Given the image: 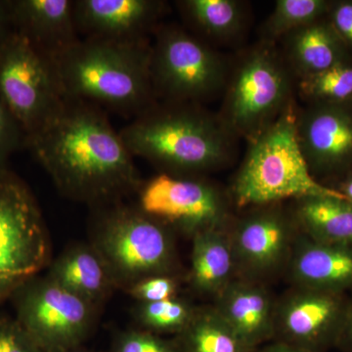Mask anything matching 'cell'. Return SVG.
Here are the masks:
<instances>
[{"label": "cell", "mask_w": 352, "mask_h": 352, "mask_svg": "<svg viewBox=\"0 0 352 352\" xmlns=\"http://www.w3.org/2000/svg\"><path fill=\"white\" fill-rule=\"evenodd\" d=\"M178 6L190 25L217 38L235 36L244 21L242 4L234 0H184Z\"/></svg>", "instance_id": "obj_24"}, {"label": "cell", "mask_w": 352, "mask_h": 352, "mask_svg": "<svg viewBox=\"0 0 352 352\" xmlns=\"http://www.w3.org/2000/svg\"><path fill=\"white\" fill-rule=\"evenodd\" d=\"M254 352H308L298 349V347L289 346L284 342L273 340L270 344H264V346L258 347Z\"/></svg>", "instance_id": "obj_35"}, {"label": "cell", "mask_w": 352, "mask_h": 352, "mask_svg": "<svg viewBox=\"0 0 352 352\" xmlns=\"http://www.w3.org/2000/svg\"><path fill=\"white\" fill-rule=\"evenodd\" d=\"M0 352H44L16 318L0 316Z\"/></svg>", "instance_id": "obj_31"}, {"label": "cell", "mask_w": 352, "mask_h": 352, "mask_svg": "<svg viewBox=\"0 0 352 352\" xmlns=\"http://www.w3.org/2000/svg\"><path fill=\"white\" fill-rule=\"evenodd\" d=\"M196 307L182 298L157 302H138L134 317L138 327L156 335H178L188 325Z\"/></svg>", "instance_id": "obj_25"}, {"label": "cell", "mask_w": 352, "mask_h": 352, "mask_svg": "<svg viewBox=\"0 0 352 352\" xmlns=\"http://www.w3.org/2000/svg\"><path fill=\"white\" fill-rule=\"evenodd\" d=\"M337 347L342 352H352V300H349L346 321Z\"/></svg>", "instance_id": "obj_33"}, {"label": "cell", "mask_w": 352, "mask_h": 352, "mask_svg": "<svg viewBox=\"0 0 352 352\" xmlns=\"http://www.w3.org/2000/svg\"><path fill=\"white\" fill-rule=\"evenodd\" d=\"M23 281H14V280L6 279L0 277V302L6 300V298H10L13 292Z\"/></svg>", "instance_id": "obj_36"}, {"label": "cell", "mask_w": 352, "mask_h": 352, "mask_svg": "<svg viewBox=\"0 0 352 352\" xmlns=\"http://www.w3.org/2000/svg\"><path fill=\"white\" fill-rule=\"evenodd\" d=\"M91 239L117 289L126 291L155 275H175L171 229L138 207L120 201L95 208Z\"/></svg>", "instance_id": "obj_5"}, {"label": "cell", "mask_w": 352, "mask_h": 352, "mask_svg": "<svg viewBox=\"0 0 352 352\" xmlns=\"http://www.w3.org/2000/svg\"><path fill=\"white\" fill-rule=\"evenodd\" d=\"M164 8L157 0H74L78 34L122 43L149 41Z\"/></svg>", "instance_id": "obj_14"}, {"label": "cell", "mask_w": 352, "mask_h": 352, "mask_svg": "<svg viewBox=\"0 0 352 352\" xmlns=\"http://www.w3.org/2000/svg\"><path fill=\"white\" fill-rule=\"evenodd\" d=\"M25 140V132L0 98V170L7 168L8 160Z\"/></svg>", "instance_id": "obj_30"}, {"label": "cell", "mask_w": 352, "mask_h": 352, "mask_svg": "<svg viewBox=\"0 0 352 352\" xmlns=\"http://www.w3.org/2000/svg\"><path fill=\"white\" fill-rule=\"evenodd\" d=\"M214 307L252 349L274 340L276 302L259 282L234 279L215 296Z\"/></svg>", "instance_id": "obj_17"}, {"label": "cell", "mask_w": 352, "mask_h": 352, "mask_svg": "<svg viewBox=\"0 0 352 352\" xmlns=\"http://www.w3.org/2000/svg\"><path fill=\"white\" fill-rule=\"evenodd\" d=\"M340 193L344 194L346 200L352 204V177L347 180L346 184L342 187V190H340Z\"/></svg>", "instance_id": "obj_37"}, {"label": "cell", "mask_w": 352, "mask_h": 352, "mask_svg": "<svg viewBox=\"0 0 352 352\" xmlns=\"http://www.w3.org/2000/svg\"><path fill=\"white\" fill-rule=\"evenodd\" d=\"M10 298L15 318L44 352H68L85 346L100 309L48 275L28 278Z\"/></svg>", "instance_id": "obj_6"}, {"label": "cell", "mask_w": 352, "mask_h": 352, "mask_svg": "<svg viewBox=\"0 0 352 352\" xmlns=\"http://www.w3.org/2000/svg\"><path fill=\"white\" fill-rule=\"evenodd\" d=\"M150 41L80 38L55 61L65 98L132 119L157 102L150 74Z\"/></svg>", "instance_id": "obj_2"}, {"label": "cell", "mask_w": 352, "mask_h": 352, "mask_svg": "<svg viewBox=\"0 0 352 352\" xmlns=\"http://www.w3.org/2000/svg\"><path fill=\"white\" fill-rule=\"evenodd\" d=\"M68 352H94V351H91V349H87V347H85V346H82L76 347V349H72V351H69Z\"/></svg>", "instance_id": "obj_38"}, {"label": "cell", "mask_w": 352, "mask_h": 352, "mask_svg": "<svg viewBox=\"0 0 352 352\" xmlns=\"http://www.w3.org/2000/svg\"><path fill=\"white\" fill-rule=\"evenodd\" d=\"M302 91L315 98L342 100L352 95V66L340 62L330 69L305 78Z\"/></svg>", "instance_id": "obj_27"}, {"label": "cell", "mask_w": 352, "mask_h": 352, "mask_svg": "<svg viewBox=\"0 0 352 352\" xmlns=\"http://www.w3.org/2000/svg\"><path fill=\"white\" fill-rule=\"evenodd\" d=\"M112 352H179L175 338L166 339L163 336L135 328L116 335Z\"/></svg>", "instance_id": "obj_28"}, {"label": "cell", "mask_w": 352, "mask_h": 352, "mask_svg": "<svg viewBox=\"0 0 352 352\" xmlns=\"http://www.w3.org/2000/svg\"><path fill=\"white\" fill-rule=\"evenodd\" d=\"M254 210L229 234L236 273L242 279L261 282L288 266L298 236L295 222L273 205Z\"/></svg>", "instance_id": "obj_13"}, {"label": "cell", "mask_w": 352, "mask_h": 352, "mask_svg": "<svg viewBox=\"0 0 352 352\" xmlns=\"http://www.w3.org/2000/svg\"><path fill=\"white\" fill-rule=\"evenodd\" d=\"M12 31L10 15H9L8 1L0 0V43Z\"/></svg>", "instance_id": "obj_34"}, {"label": "cell", "mask_w": 352, "mask_h": 352, "mask_svg": "<svg viewBox=\"0 0 352 352\" xmlns=\"http://www.w3.org/2000/svg\"><path fill=\"white\" fill-rule=\"evenodd\" d=\"M179 352H254L214 307L196 308L188 325L175 337Z\"/></svg>", "instance_id": "obj_22"}, {"label": "cell", "mask_w": 352, "mask_h": 352, "mask_svg": "<svg viewBox=\"0 0 352 352\" xmlns=\"http://www.w3.org/2000/svg\"><path fill=\"white\" fill-rule=\"evenodd\" d=\"M333 22L338 31L352 43V3L338 6L333 12Z\"/></svg>", "instance_id": "obj_32"}, {"label": "cell", "mask_w": 352, "mask_h": 352, "mask_svg": "<svg viewBox=\"0 0 352 352\" xmlns=\"http://www.w3.org/2000/svg\"><path fill=\"white\" fill-rule=\"evenodd\" d=\"M51 258L47 226L36 197L24 180L0 170V277L25 281Z\"/></svg>", "instance_id": "obj_9"}, {"label": "cell", "mask_w": 352, "mask_h": 352, "mask_svg": "<svg viewBox=\"0 0 352 352\" xmlns=\"http://www.w3.org/2000/svg\"><path fill=\"white\" fill-rule=\"evenodd\" d=\"M154 36L150 74L157 100L196 104L221 89L226 67L219 53L179 28L162 27Z\"/></svg>", "instance_id": "obj_7"}, {"label": "cell", "mask_w": 352, "mask_h": 352, "mask_svg": "<svg viewBox=\"0 0 352 352\" xmlns=\"http://www.w3.org/2000/svg\"><path fill=\"white\" fill-rule=\"evenodd\" d=\"M296 223L310 239L352 248V204L333 197L298 200Z\"/></svg>", "instance_id": "obj_21"}, {"label": "cell", "mask_w": 352, "mask_h": 352, "mask_svg": "<svg viewBox=\"0 0 352 352\" xmlns=\"http://www.w3.org/2000/svg\"><path fill=\"white\" fill-rule=\"evenodd\" d=\"M138 193L143 212L191 237L208 229H222L226 220V201L203 180L162 173L141 185Z\"/></svg>", "instance_id": "obj_11"}, {"label": "cell", "mask_w": 352, "mask_h": 352, "mask_svg": "<svg viewBox=\"0 0 352 352\" xmlns=\"http://www.w3.org/2000/svg\"><path fill=\"white\" fill-rule=\"evenodd\" d=\"M25 146L69 200L94 208L120 203L142 182L134 157L98 106L76 99L63 103Z\"/></svg>", "instance_id": "obj_1"}, {"label": "cell", "mask_w": 352, "mask_h": 352, "mask_svg": "<svg viewBox=\"0 0 352 352\" xmlns=\"http://www.w3.org/2000/svg\"><path fill=\"white\" fill-rule=\"evenodd\" d=\"M178 289L176 275H155L136 282L126 292L138 302H157L176 298Z\"/></svg>", "instance_id": "obj_29"}, {"label": "cell", "mask_w": 352, "mask_h": 352, "mask_svg": "<svg viewBox=\"0 0 352 352\" xmlns=\"http://www.w3.org/2000/svg\"><path fill=\"white\" fill-rule=\"evenodd\" d=\"M298 138L310 170H339L352 162V116L342 109L307 111L298 119Z\"/></svg>", "instance_id": "obj_16"}, {"label": "cell", "mask_w": 352, "mask_h": 352, "mask_svg": "<svg viewBox=\"0 0 352 352\" xmlns=\"http://www.w3.org/2000/svg\"><path fill=\"white\" fill-rule=\"evenodd\" d=\"M189 282L201 295L214 298L235 279L236 265L229 234L208 229L192 237Z\"/></svg>", "instance_id": "obj_20"}, {"label": "cell", "mask_w": 352, "mask_h": 352, "mask_svg": "<svg viewBox=\"0 0 352 352\" xmlns=\"http://www.w3.org/2000/svg\"><path fill=\"white\" fill-rule=\"evenodd\" d=\"M47 275L71 293L98 307L117 289L103 258L90 243L68 248L51 264Z\"/></svg>", "instance_id": "obj_19"}, {"label": "cell", "mask_w": 352, "mask_h": 352, "mask_svg": "<svg viewBox=\"0 0 352 352\" xmlns=\"http://www.w3.org/2000/svg\"><path fill=\"white\" fill-rule=\"evenodd\" d=\"M289 60L305 78L340 63L337 39L327 25L311 23L288 34Z\"/></svg>", "instance_id": "obj_23"}, {"label": "cell", "mask_w": 352, "mask_h": 352, "mask_svg": "<svg viewBox=\"0 0 352 352\" xmlns=\"http://www.w3.org/2000/svg\"><path fill=\"white\" fill-rule=\"evenodd\" d=\"M322 0H279L263 27L264 36L274 39L315 22L325 11Z\"/></svg>", "instance_id": "obj_26"}, {"label": "cell", "mask_w": 352, "mask_h": 352, "mask_svg": "<svg viewBox=\"0 0 352 352\" xmlns=\"http://www.w3.org/2000/svg\"><path fill=\"white\" fill-rule=\"evenodd\" d=\"M239 207H264L285 199L307 197L344 199L314 177L298 138V116L291 105L252 140L233 184Z\"/></svg>", "instance_id": "obj_4"}, {"label": "cell", "mask_w": 352, "mask_h": 352, "mask_svg": "<svg viewBox=\"0 0 352 352\" xmlns=\"http://www.w3.org/2000/svg\"><path fill=\"white\" fill-rule=\"evenodd\" d=\"M296 287L344 294L352 289V248L298 236L288 266Z\"/></svg>", "instance_id": "obj_18"}, {"label": "cell", "mask_w": 352, "mask_h": 352, "mask_svg": "<svg viewBox=\"0 0 352 352\" xmlns=\"http://www.w3.org/2000/svg\"><path fill=\"white\" fill-rule=\"evenodd\" d=\"M0 98L25 136L65 100L53 62L13 30L0 43Z\"/></svg>", "instance_id": "obj_8"}, {"label": "cell", "mask_w": 352, "mask_h": 352, "mask_svg": "<svg viewBox=\"0 0 352 352\" xmlns=\"http://www.w3.org/2000/svg\"><path fill=\"white\" fill-rule=\"evenodd\" d=\"M289 95V75L281 60L266 48L254 50L231 80L222 124L254 140L288 107Z\"/></svg>", "instance_id": "obj_10"}, {"label": "cell", "mask_w": 352, "mask_h": 352, "mask_svg": "<svg viewBox=\"0 0 352 352\" xmlns=\"http://www.w3.org/2000/svg\"><path fill=\"white\" fill-rule=\"evenodd\" d=\"M228 132L196 104L156 102L120 134L132 156L145 159L164 173L190 176L227 161Z\"/></svg>", "instance_id": "obj_3"}, {"label": "cell", "mask_w": 352, "mask_h": 352, "mask_svg": "<svg viewBox=\"0 0 352 352\" xmlns=\"http://www.w3.org/2000/svg\"><path fill=\"white\" fill-rule=\"evenodd\" d=\"M349 300L344 294L295 286L276 302L273 340L308 352L337 347Z\"/></svg>", "instance_id": "obj_12"}, {"label": "cell", "mask_w": 352, "mask_h": 352, "mask_svg": "<svg viewBox=\"0 0 352 352\" xmlns=\"http://www.w3.org/2000/svg\"><path fill=\"white\" fill-rule=\"evenodd\" d=\"M13 31L55 61L78 41L74 0H8Z\"/></svg>", "instance_id": "obj_15"}]
</instances>
